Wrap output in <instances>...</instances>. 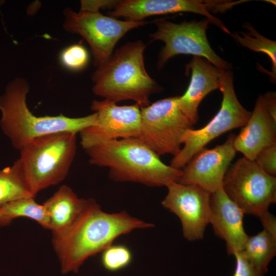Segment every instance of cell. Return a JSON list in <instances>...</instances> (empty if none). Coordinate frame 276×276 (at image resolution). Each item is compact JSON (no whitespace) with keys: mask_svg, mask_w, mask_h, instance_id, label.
I'll return each instance as SVG.
<instances>
[{"mask_svg":"<svg viewBox=\"0 0 276 276\" xmlns=\"http://www.w3.org/2000/svg\"><path fill=\"white\" fill-rule=\"evenodd\" d=\"M153 226L125 211L106 213L94 199H87L83 211L73 225L63 235L53 237L62 273L77 272L86 259L102 252L119 236L134 229Z\"/></svg>","mask_w":276,"mask_h":276,"instance_id":"6da1fadb","label":"cell"},{"mask_svg":"<svg viewBox=\"0 0 276 276\" xmlns=\"http://www.w3.org/2000/svg\"><path fill=\"white\" fill-rule=\"evenodd\" d=\"M84 151L89 163L108 168L109 177L115 181L162 187L178 182L181 175V170L166 165L137 137L109 141Z\"/></svg>","mask_w":276,"mask_h":276,"instance_id":"7a4b0ae2","label":"cell"},{"mask_svg":"<svg viewBox=\"0 0 276 276\" xmlns=\"http://www.w3.org/2000/svg\"><path fill=\"white\" fill-rule=\"evenodd\" d=\"M146 48L145 43L137 40L117 49L93 74L94 94L116 103L129 100L141 108L150 104V96L163 88L146 70Z\"/></svg>","mask_w":276,"mask_h":276,"instance_id":"3957f363","label":"cell"},{"mask_svg":"<svg viewBox=\"0 0 276 276\" xmlns=\"http://www.w3.org/2000/svg\"><path fill=\"white\" fill-rule=\"evenodd\" d=\"M29 90L27 81L17 78L7 85L4 94L0 97L1 126L13 147L18 150L40 136L59 132L78 133L96 122L95 112L79 118L62 114L36 116L27 104Z\"/></svg>","mask_w":276,"mask_h":276,"instance_id":"277c9868","label":"cell"},{"mask_svg":"<svg viewBox=\"0 0 276 276\" xmlns=\"http://www.w3.org/2000/svg\"><path fill=\"white\" fill-rule=\"evenodd\" d=\"M77 134L59 132L43 135L19 150L17 160L25 183L34 197L66 177L76 155Z\"/></svg>","mask_w":276,"mask_h":276,"instance_id":"5b68a950","label":"cell"},{"mask_svg":"<svg viewBox=\"0 0 276 276\" xmlns=\"http://www.w3.org/2000/svg\"><path fill=\"white\" fill-rule=\"evenodd\" d=\"M219 89L223 95L219 110L203 127L186 131L181 140L183 146L174 156L171 166L178 169L184 167L212 140L231 130L243 127L247 122L251 112L241 104L236 96L231 71L224 72Z\"/></svg>","mask_w":276,"mask_h":276,"instance_id":"8992f818","label":"cell"},{"mask_svg":"<svg viewBox=\"0 0 276 276\" xmlns=\"http://www.w3.org/2000/svg\"><path fill=\"white\" fill-rule=\"evenodd\" d=\"M222 188L244 214L259 218L276 202V177L244 156L228 168Z\"/></svg>","mask_w":276,"mask_h":276,"instance_id":"52a82bcc","label":"cell"},{"mask_svg":"<svg viewBox=\"0 0 276 276\" xmlns=\"http://www.w3.org/2000/svg\"><path fill=\"white\" fill-rule=\"evenodd\" d=\"M179 96L159 100L141 108L140 139L158 156L176 155L182 137L193 124L180 110Z\"/></svg>","mask_w":276,"mask_h":276,"instance_id":"ba28073f","label":"cell"},{"mask_svg":"<svg viewBox=\"0 0 276 276\" xmlns=\"http://www.w3.org/2000/svg\"><path fill=\"white\" fill-rule=\"evenodd\" d=\"M156 31L150 35L152 40H160L165 46L159 54V68L171 58L179 54L205 58L216 67L227 71L231 64L220 57L212 49L206 31L211 23L207 18L201 21L174 23L165 18L154 20Z\"/></svg>","mask_w":276,"mask_h":276,"instance_id":"9c48e42d","label":"cell"},{"mask_svg":"<svg viewBox=\"0 0 276 276\" xmlns=\"http://www.w3.org/2000/svg\"><path fill=\"white\" fill-rule=\"evenodd\" d=\"M64 28L68 32L80 35L87 41L97 67L111 57L116 44L126 33L149 22L121 20L99 12L80 10L76 12L69 8L64 10Z\"/></svg>","mask_w":276,"mask_h":276,"instance_id":"30bf717a","label":"cell"},{"mask_svg":"<svg viewBox=\"0 0 276 276\" xmlns=\"http://www.w3.org/2000/svg\"><path fill=\"white\" fill-rule=\"evenodd\" d=\"M91 109L97 114L95 124L78 133L84 150L109 141L140 138L141 114V107L137 104L119 106L104 99L94 100Z\"/></svg>","mask_w":276,"mask_h":276,"instance_id":"8fae6325","label":"cell"},{"mask_svg":"<svg viewBox=\"0 0 276 276\" xmlns=\"http://www.w3.org/2000/svg\"><path fill=\"white\" fill-rule=\"evenodd\" d=\"M231 7L229 1L214 0H122L118 1L112 11V17H123L126 20L140 21L147 17L179 12H192L202 15L225 33L232 35L223 22L211 12L225 11Z\"/></svg>","mask_w":276,"mask_h":276,"instance_id":"7c38bea8","label":"cell"},{"mask_svg":"<svg viewBox=\"0 0 276 276\" xmlns=\"http://www.w3.org/2000/svg\"><path fill=\"white\" fill-rule=\"evenodd\" d=\"M162 205L179 218L184 238L189 241L203 238L210 223L211 194L192 185L171 182Z\"/></svg>","mask_w":276,"mask_h":276,"instance_id":"4fadbf2b","label":"cell"},{"mask_svg":"<svg viewBox=\"0 0 276 276\" xmlns=\"http://www.w3.org/2000/svg\"><path fill=\"white\" fill-rule=\"evenodd\" d=\"M236 135L231 134L222 145L196 153L181 170L177 182L197 186L210 194L222 187L224 176L235 156Z\"/></svg>","mask_w":276,"mask_h":276,"instance_id":"5bb4252c","label":"cell"},{"mask_svg":"<svg viewBox=\"0 0 276 276\" xmlns=\"http://www.w3.org/2000/svg\"><path fill=\"white\" fill-rule=\"evenodd\" d=\"M244 214L222 188L211 194L209 223L215 235L225 241L229 255L242 251L247 238L243 227Z\"/></svg>","mask_w":276,"mask_h":276,"instance_id":"9a60e30c","label":"cell"},{"mask_svg":"<svg viewBox=\"0 0 276 276\" xmlns=\"http://www.w3.org/2000/svg\"><path fill=\"white\" fill-rule=\"evenodd\" d=\"M190 71V82L186 93L179 97L178 104L193 125L198 120L199 104L208 94L220 88L225 71L216 67L204 58L195 56L186 65V72Z\"/></svg>","mask_w":276,"mask_h":276,"instance_id":"2e32d148","label":"cell"},{"mask_svg":"<svg viewBox=\"0 0 276 276\" xmlns=\"http://www.w3.org/2000/svg\"><path fill=\"white\" fill-rule=\"evenodd\" d=\"M276 144V122L269 114L260 95L246 124L234 141L236 151L244 157L255 160L262 149Z\"/></svg>","mask_w":276,"mask_h":276,"instance_id":"e0dca14e","label":"cell"},{"mask_svg":"<svg viewBox=\"0 0 276 276\" xmlns=\"http://www.w3.org/2000/svg\"><path fill=\"white\" fill-rule=\"evenodd\" d=\"M87 199L77 197L72 189L62 185L43 204L50 222L53 237L65 233L83 211Z\"/></svg>","mask_w":276,"mask_h":276,"instance_id":"ac0fdd59","label":"cell"},{"mask_svg":"<svg viewBox=\"0 0 276 276\" xmlns=\"http://www.w3.org/2000/svg\"><path fill=\"white\" fill-rule=\"evenodd\" d=\"M242 252L250 263L265 274L276 255V237L264 229L254 236H248Z\"/></svg>","mask_w":276,"mask_h":276,"instance_id":"d6986e66","label":"cell"},{"mask_svg":"<svg viewBox=\"0 0 276 276\" xmlns=\"http://www.w3.org/2000/svg\"><path fill=\"white\" fill-rule=\"evenodd\" d=\"M34 197L24 180L19 163L0 170V207L24 198Z\"/></svg>","mask_w":276,"mask_h":276,"instance_id":"ffe728a7","label":"cell"},{"mask_svg":"<svg viewBox=\"0 0 276 276\" xmlns=\"http://www.w3.org/2000/svg\"><path fill=\"white\" fill-rule=\"evenodd\" d=\"M244 28L247 32H236L231 35L241 45L255 52H262L268 55L271 60L272 71L269 73L270 80L275 82L276 78V42L261 35L249 23Z\"/></svg>","mask_w":276,"mask_h":276,"instance_id":"44dd1931","label":"cell"},{"mask_svg":"<svg viewBox=\"0 0 276 276\" xmlns=\"http://www.w3.org/2000/svg\"><path fill=\"white\" fill-rule=\"evenodd\" d=\"M3 215L10 220L18 217H27L50 229L49 219L42 204L37 203L33 197L21 198L0 207Z\"/></svg>","mask_w":276,"mask_h":276,"instance_id":"7402d4cb","label":"cell"},{"mask_svg":"<svg viewBox=\"0 0 276 276\" xmlns=\"http://www.w3.org/2000/svg\"><path fill=\"white\" fill-rule=\"evenodd\" d=\"M102 252V265L109 271H117L126 267L132 259L130 250L122 244H111Z\"/></svg>","mask_w":276,"mask_h":276,"instance_id":"603a6c76","label":"cell"},{"mask_svg":"<svg viewBox=\"0 0 276 276\" xmlns=\"http://www.w3.org/2000/svg\"><path fill=\"white\" fill-rule=\"evenodd\" d=\"M60 58L64 67L70 70L78 71L86 66L89 55L84 47L75 44L65 48L61 53Z\"/></svg>","mask_w":276,"mask_h":276,"instance_id":"cb8c5ba5","label":"cell"},{"mask_svg":"<svg viewBox=\"0 0 276 276\" xmlns=\"http://www.w3.org/2000/svg\"><path fill=\"white\" fill-rule=\"evenodd\" d=\"M255 161L267 174L276 175V144L265 148L257 154Z\"/></svg>","mask_w":276,"mask_h":276,"instance_id":"d4e9b609","label":"cell"},{"mask_svg":"<svg viewBox=\"0 0 276 276\" xmlns=\"http://www.w3.org/2000/svg\"><path fill=\"white\" fill-rule=\"evenodd\" d=\"M236 259L235 270L233 276H264L245 258L242 251L233 255Z\"/></svg>","mask_w":276,"mask_h":276,"instance_id":"484cf974","label":"cell"},{"mask_svg":"<svg viewBox=\"0 0 276 276\" xmlns=\"http://www.w3.org/2000/svg\"><path fill=\"white\" fill-rule=\"evenodd\" d=\"M118 0L81 1L80 11L99 12L100 9L113 8Z\"/></svg>","mask_w":276,"mask_h":276,"instance_id":"4316f807","label":"cell"},{"mask_svg":"<svg viewBox=\"0 0 276 276\" xmlns=\"http://www.w3.org/2000/svg\"><path fill=\"white\" fill-rule=\"evenodd\" d=\"M265 106L274 122H276V95L275 93L270 91L262 96Z\"/></svg>","mask_w":276,"mask_h":276,"instance_id":"83f0119b","label":"cell"},{"mask_svg":"<svg viewBox=\"0 0 276 276\" xmlns=\"http://www.w3.org/2000/svg\"><path fill=\"white\" fill-rule=\"evenodd\" d=\"M264 229L273 237H276V219L275 217L268 211L260 217Z\"/></svg>","mask_w":276,"mask_h":276,"instance_id":"f1b7e54d","label":"cell"},{"mask_svg":"<svg viewBox=\"0 0 276 276\" xmlns=\"http://www.w3.org/2000/svg\"><path fill=\"white\" fill-rule=\"evenodd\" d=\"M11 221L3 215L0 211V226L7 225L9 224Z\"/></svg>","mask_w":276,"mask_h":276,"instance_id":"f546056e","label":"cell"}]
</instances>
